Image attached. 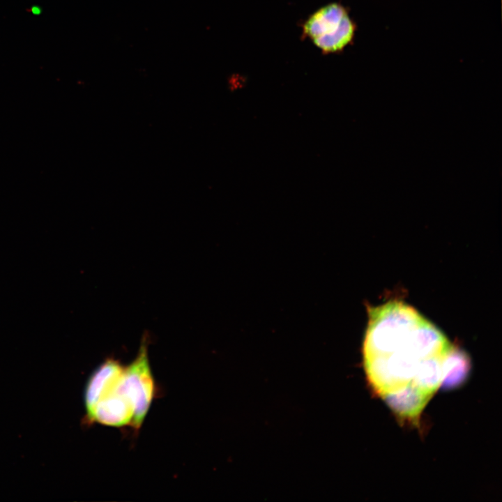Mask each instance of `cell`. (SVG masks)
I'll list each match as a JSON object with an SVG mask.
<instances>
[{"mask_svg": "<svg viewBox=\"0 0 502 502\" xmlns=\"http://www.w3.org/2000/svg\"><path fill=\"white\" fill-rule=\"evenodd\" d=\"M367 313L363 366L369 384L381 398L409 387L417 388L415 379L422 364L445 357L453 347L439 328L403 301L368 306Z\"/></svg>", "mask_w": 502, "mask_h": 502, "instance_id": "cell-1", "label": "cell"}, {"mask_svg": "<svg viewBox=\"0 0 502 502\" xmlns=\"http://www.w3.org/2000/svg\"><path fill=\"white\" fill-rule=\"evenodd\" d=\"M303 36L323 54L340 53L353 44L357 24L342 4L333 2L310 15L303 24Z\"/></svg>", "mask_w": 502, "mask_h": 502, "instance_id": "cell-2", "label": "cell"}, {"mask_svg": "<svg viewBox=\"0 0 502 502\" xmlns=\"http://www.w3.org/2000/svg\"><path fill=\"white\" fill-rule=\"evenodd\" d=\"M123 384L134 406L132 426L138 430L155 395V383L149 360L146 336L141 342L136 358L125 367Z\"/></svg>", "mask_w": 502, "mask_h": 502, "instance_id": "cell-3", "label": "cell"}, {"mask_svg": "<svg viewBox=\"0 0 502 502\" xmlns=\"http://www.w3.org/2000/svg\"><path fill=\"white\" fill-rule=\"evenodd\" d=\"M123 376L111 392L86 411L90 421L116 427L132 425L135 410L126 393Z\"/></svg>", "mask_w": 502, "mask_h": 502, "instance_id": "cell-4", "label": "cell"}, {"mask_svg": "<svg viewBox=\"0 0 502 502\" xmlns=\"http://www.w3.org/2000/svg\"><path fill=\"white\" fill-rule=\"evenodd\" d=\"M125 367L117 360L107 358L91 374L85 388L84 404L89 411L102 397L117 385Z\"/></svg>", "mask_w": 502, "mask_h": 502, "instance_id": "cell-5", "label": "cell"}, {"mask_svg": "<svg viewBox=\"0 0 502 502\" xmlns=\"http://www.w3.org/2000/svg\"><path fill=\"white\" fill-rule=\"evenodd\" d=\"M430 398L418 389L409 387L382 399L397 418L416 424Z\"/></svg>", "mask_w": 502, "mask_h": 502, "instance_id": "cell-6", "label": "cell"}, {"mask_svg": "<svg viewBox=\"0 0 502 502\" xmlns=\"http://www.w3.org/2000/svg\"><path fill=\"white\" fill-rule=\"evenodd\" d=\"M470 370L468 354L454 345L443 363L441 386L448 390L459 387L466 380Z\"/></svg>", "mask_w": 502, "mask_h": 502, "instance_id": "cell-7", "label": "cell"}, {"mask_svg": "<svg viewBox=\"0 0 502 502\" xmlns=\"http://www.w3.org/2000/svg\"><path fill=\"white\" fill-rule=\"evenodd\" d=\"M31 12L34 15H38L40 13L41 10H40V7L35 6L31 8Z\"/></svg>", "mask_w": 502, "mask_h": 502, "instance_id": "cell-8", "label": "cell"}]
</instances>
